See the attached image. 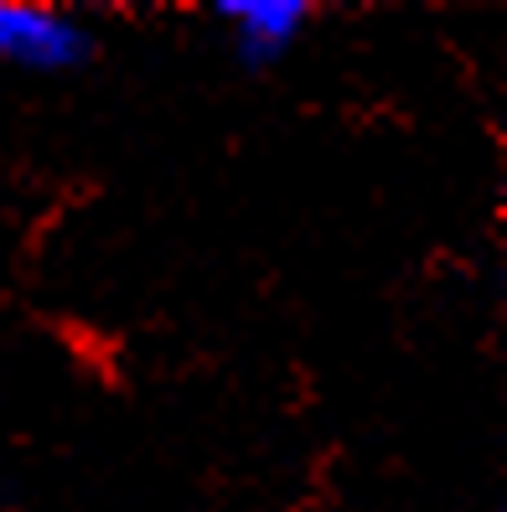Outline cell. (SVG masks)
Instances as JSON below:
<instances>
[{
    "instance_id": "6da1fadb",
    "label": "cell",
    "mask_w": 507,
    "mask_h": 512,
    "mask_svg": "<svg viewBox=\"0 0 507 512\" xmlns=\"http://www.w3.org/2000/svg\"><path fill=\"white\" fill-rule=\"evenodd\" d=\"M94 57H99V37L83 16L57 11V6H16V0H0V63L6 68L57 78V73L88 68Z\"/></svg>"
},
{
    "instance_id": "7a4b0ae2",
    "label": "cell",
    "mask_w": 507,
    "mask_h": 512,
    "mask_svg": "<svg viewBox=\"0 0 507 512\" xmlns=\"http://www.w3.org/2000/svg\"><path fill=\"white\" fill-rule=\"evenodd\" d=\"M213 21L223 26L228 52L238 68L249 73H270L275 63H285L290 47L311 32L316 11L306 0H218Z\"/></svg>"
},
{
    "instance_id": "3957f363",
    "label": "cell",
    "mask_w": 507,
    "mask_h": 512,
    "mask_svg": "<svg viewBox=\"0 0 507 512\" xmlns=\"http://www.w3.org/2000/svg\"><path fill=\"white\" fill-rule=\"evenodd\" d=\"M482 512H502V507H482Z\"/></svg>"
}]
</instances>
